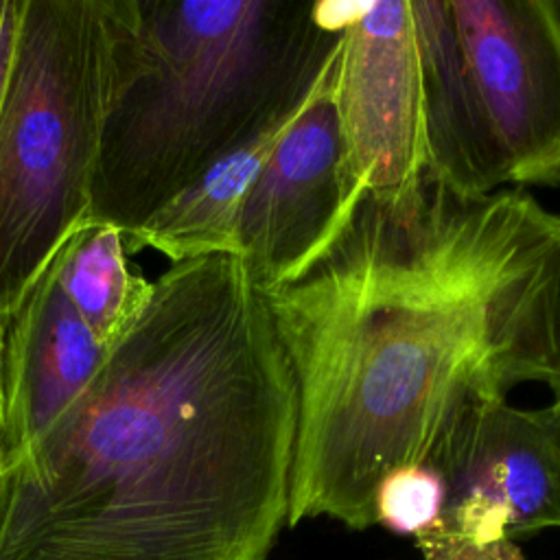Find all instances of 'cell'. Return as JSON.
Segmentation results:
<instances>
[{
    "label": "cell",
    "instance_id": "cell-16",
    "mask_svg": "<svg viewBox=\"0 0 560 560\" xmlns=\"http://www.w3.org/2000/svg\"><path fill=\"white\" fill-rule=\"evenodd\" d=\"M553 405H556V409H558V413H560V387L553 392Z\"/></svg>",
    "mask_w": 560,
    "mask_h": 560
},
{
    "label": "cell",
    "instance_id": "cell-7",
    "mask_svg": "<svg viewBox=\"0 0 560 560\" xmlns=\"http://www.w3.org/2000/svg\"><path fill=\"white\" fill-rule=\"evenodd\" d=\"M339 44L276 140L238 219V258L260 291L295 278L361 197L332 98Z\"/></svg>",
    "mask_w": 560,
    "mask_h": 560
},
{
    "label": "cell",
    "instance_id": "cell-9",
    "mask_svg": "<svg viewBox=\"0 0 560 560\" xmlns=\"http://www.w3.org/2000/svg\"><path fill=\"white\" fill-rule=\"evenodd\" d=\"M107 350L50 265L0 339V466L20 457L85 392Z\"/></svg>",
    "mask_w": 560,
    "mask_h": 560
},
{
    "label": "cell",
    "instance_id": "cell-12",
    "mask_svg": "<svg viewBox=\"0 0 560 560\" xmlns=\"http://www.w3.org/2000/svg\"><path fill=\"white\" fill-rule=\"evenodd\" d=\"M52 265L63 293L105 348L149 302L153 282L129 269L125 236L112 225L79 228L55 254Z\"/></svg>",
    "mask_w": 560,
    "mask_h": 560
},
{
    "label": "cell",
    "instance_id": "cell-5",
    "mask_svg": "<svg viewBox=\"0 0 560 560\" xmlns=\"http://www.w3.org/2000/svg\"><path fill=\"white\" fill-rule=\"evenodd\" d=\"M444 483L422 560H525L518 540L560 527V413L508 400L462 411L424 462Z\"/></svg>",
    "mask_w": 560,
    "mask_h": 560
},
{
    "label": "cell",
    "instance_id": "cell-8",
    "mask_svg": "<svg viewBox=\"0 0 560 560\" xmlns=\"http://www.w3.org/2000/svg\"><path fill=\"white\" fill-rule=\"evenodd\" d=\"M332 98L361 190L398 192L424 177L420 61L409 0L354 4L339 37Z\"/></svg>",
    "mask_w": 560,
    "mask_h": 560
},
{
    "label": "cell",
    "instance_id": "cell-4",
    "mask_svg": "<svg viewBox=\"0 0 560 560\" xmlns=\"http://www.w3.org/2000/svg\"><path fill=\"white\" fill-rule=\"evenodd\" d=\"M122 0H24L0 112V339L85 225Z\"/></svg>",
    "mask_w": 560,
    "mask_h": 560
},
{
    "label": "cell",
    "instance_id": "cell-14",
    "mask_svg": "<svg viewBox=\"0 0 560 560\" xmlns=\"http://www.w3.org/2000/svg\"><path fill=\"white\" fill-rule=\"evenodd\" d=\"M22 7H24V0H0V112L7 96V88H9Z\"/></svg>",
    "mask_w": 560,
    "mask_h": 560
},
{
    "label": "cell",
    "instance_id": "cell-13",
    "mask_svg": "<svg viewBox=\"0 0 560 560\" xmlns=\"http://www.w3.org/2000/svg\"><path fill=\"white\" fill-rule=\"evenodd\" d=\"M444 505V483L427 464L405 466L389 472L374 501V521L398 536H422L429 532Z\"/></svg>",
    "mask_w": 560,
    "mask_h": 560
},
{
    "label": "cell",
    "instance_id": "cell-1",
    "mask_svg": "<svg viewBox=\"0 0 560 560\" xmlns=\"http://www.w3.org/2000/svg\"><path fill=\"white\" fill-rule=\"evenodd\" d=\"M295 394L287 525H376L381 481L455 418L560 387V214L521 188L363 190L335 238L262 291Z\"/></svg>",
    "mask_w": 560,
    "mask_h": 560
},
{
    "label": "cell",
    "instance_id": "cell-2",
    "mask_svg": "<svg viewBox=\"0 0 560 560\" xmlns=\"http://www.w3.org/2000/svg\"><path fill=\"white\" fill-rule=\"evenodd\" d=\"M295 381L234 254L171 265L85 392L0 466V560H265Z\"/></svg>",
    "mask_w": 560,
    "mask_h": 560
},
{
    "label": "cell",
    "instance_id": "cell-10",
    "mask_svg": "<svg viewBox=\"0 0 560 560\" xmlns=\"http://www.w3.org/2000/svg\"><path fill=\"white\" fill-rule=\"evenodd\" d=\"M416 26L424 179L462 195H488L508 184L488 131L448 0H409Z\"/></svg>",
    "mask_w": 560,
    "mask_h": 560
},
{
    "label": "cell",
    "instance_id": "cell-3",
    "mask_svg": "<svg viewBox=\"0 0 560 560\" xmlns=\"http://www.w3.org/2000/svg\"><path fill=\"white\" fill-rule=\"evenodd\" d=\"M324 7L122 0L85 225L131 238L214 162L293 114L341 37Z\"/></svg>",
    "mask_w": 560,
    "mask_h": 560
},
{
    "label": "cell",
    "instance_id": "cell-6",
    "mask_svg": "<svg viewBox=\"0 0 560 560\" xmlns=\"http://www.w3.org/2000/svg\"><path fill=\"white\" fill-rule=\"evenodd\" d=\"M448 4L508 184L560 188V0Z\"/></svg>",
    "mask_w": 560,
    "mask_h": 560
},
{
    "label": "cell",
    "instance_id": "cell-15",
    "mask_svg": "<svg viewBox=\"0 0 560 560\" xmlns=\"http://www.w3.org/2000/svg\"><path fill=\"white\" fill-rule=\"evenodd\" d=\"M2 525H4V505H2V494H0V536H2Z\"/></svg>",
    "mask_w": 560,
    "mask_h": 560
},
{
    "label": "cell",
    "instance_id": "cell-11",
    "mask_svg": "<svg viewBox=\"0 0 560 560\" xmlns=\"http://www.w3.org/2000/svg\"><path fill=\"white\" fill-rule=\"evenodd\" d=\"M300 107L232 149L188 188L164 203L131 238H125L127 254L151 247L173 265L212 254L236 256L238 219L247 192L271 155L276 140Z\"/></svg>",
    "mask_w": 560,
    "mask_h": 560
}]
</instances>
